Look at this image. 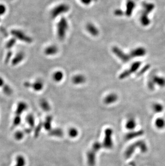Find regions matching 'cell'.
Returning a JSON list of instances; mask_svg holds the SVG:
<instances>
[{"label": "cell", "instance_id": "obj_1", "mask_svg": "<svg viewBox=\"0 0 165 166\" xmlns=\"http://www.w3.org/2000/svg\"><path fill=\"white\" fill-rule=\"evenodd\" d=\"M103 147L102 143L99 141H96L93 144L91 149L87 152V160L88 165L90 166H94L96 164V156L100 149Z\"/></svg>", "mask_w": 165, "mask_h": 166}, {"label": "cell", "instance_id": "obj_2", "mask_svg": "<svg viewBox=\"0 0 165 166\" xmlns=\"http://www.w3.org/2000/svg\"><path fill=\"white\" fill-rule=\"evenodd\" d=\"M136 148H139L142 153H145L148 150V146L144 141H137L128 147L125 153V158L128 159L131 157Z\"/></svg>", "mask_w": 165, "mask_h": 166}, {"label": "cell", "instance_id": "obj_3", "mask_svg": "<svg viewBox=\"0 0 165 166\" xmlns=\"http://www.w3.org/2000/svg\"><path fill=\"white\" fill-rule=\"evenodd\" d=\"M113 130L110 128H107L104 131V137L103 141V146L107 149H111L113 147V141L112 135Z\"/></svg>", "mask_w": 165, "mask_h": 166}, {"label": "cell", "instance_id": "obj_4", "mask_svg": "<svg viewBox=\"0 0 165 166\" xmlns=\"http://www.w3.org/2000/svg\"><path fill=\"white\" fill-rule=\"evenodd\" d=\"M24 86L26 88H31L35 92H40L44 88V83L40 80H37L33 82H26L24 83Z\"/></svg>", "mask_w": 165, "mask_h": 166}, {"label": "cell", "instance_id": "obj_5", "mask_svg": "<svg viewBox=\"0 0 165 166\" xmlns=\"http://www.w3.org/2000/svg\"><path fill=\"white\" fill-rule=\"evenodd\" d=\"M12 33L14 37L16 38L15 39H17L18 40L23 41L26 43H30L32 42V39L27 35H26L24 32L22 31L19 30H14L12 31Z\"/></svg>", "mask_w": 165, "mask_h": 166}, {"label": "cell", "instance_id": "obj_6", "mask_svg": "<svg viewBox=\"0 0 165 166\" xmlns=\"http://www.w3.org/2000/svg\"><path fill=\"white\" fill-rule=\"evenodd\" d=\"M68 10V7L65 4H61L58 6H56L53 9L51 12V16L53 18H55L59 15L63 13L64 12H67Z\"/></svg>", "mask_w": 165, "mask_h": 166}, {"label": "cell", "instance_id": "obj_7", "mask_svg": "<svg viewBox=\"0 0 165 166\" xmlns=\"http://www.w3.org/2000/svg\"><path fill=\"white\" fill-rule=\"evenodd\" d=\"M67 24L66 20H62L58 23V36L59 37L62 39L64 36V33L66 31V29H67Z\"/></svg>", "mask_w": 165, "mask_h": 166}, {"label": "cell", "instance_id": "obj_8", "mask_svg": "<svg viewBox=\"0 0 165 166\" xmlns=\"http://www.w3.org/2000/svg\"><path fill=\"white\" fill-rule=\"evenodd\" d=\"M143 134H144V131L143 130H138L136 131H131L130 132H128L125 135V138L126 140L129 141L134 138L138 137L139 136H141Z\"/></svg>", "mask_w": 165, "mask_h": 166}, {"label": "cell", "instance_id": "obj_9", "mask_svg": "<svg viewBox=\"0 0 165 166\" xmlns=\"http://www.w3.org/2000/svg\"><path fill=\"white\" fill-rule=\"evenodd\" d=\"M28 106L27 104L24 102H19L17 105L16 109L15 111V115L20 116L22 113L26 111V109H27Z\"/></svg>", "mask_w": 165, "mask_h": 166}, {"label": "cell", "instance_id": "obj_10", "mask_svg": "<svg viewBox=\"0 0 165 166\" xmlns=\"http://www.w3.org/2000/svg\"><path fill=\"white\" fill-rule=\"evenodd\" d=\"M136 126L137 123L136 120L133 117L129 118L126 122L125 125V128L130 131H133V130L136 128Z\"/></svg>", "mask_w": 165, "mask_h": 166}, {"label": "cell", "instance_id": "obj_11", "mask_svg": "<svg viewBox=\"0 0 165 166\" xmlns=\"http://www.w3.org/2000/svg\"><path fill=\"white\" fill-rule=\"evenodd\" d=\"M118 97L115 94H110L107 95L106 98H104V103L107 105H110L113 103H114L116 100H117Z\"/></svg>", "mask_w": 165, "mask_h": 166}, {"label": "cell", "instance_id": "obj_12", "mask_svg": "<svg viewBox=\"0 0 165 166\" xmlns=\"http://www.w3.org/2000/svg\"><path fill=\"white\" fill-rule=\"evenodd\" d=\"M25 57V55L23 52H19L16 55L15 58L13 59L12 61V65L14 66H16L18 63H21Z\"/></svg>", "mask_w": 165, "mask_h": 166}, {"label": "cell", "instance_id": "obj_13", "mask_svg": "<svg viewBox=\"0 0 165 166\" xmlns=\"http://www.w3.org/2000/svg\"><path fill=\"white\" fill-rule=\"evenodd\" d=\"M154 125L158 129H163L165 127V120L161 117L156 118Z\"/></svg>", "mask_w": 165, "mask_h": 166}, {"label": "cell", "instance_id": "obj_14", "mask_svg": "<svg viewBox=\"0 0 165 166\" xmlns=\"http://www.w3.org/2000/svg\"><path fill=\"white\" fill-rule=\"evenodd\" d=\"M58 49L55 46H48L45 50V53L46 55H54L57 53Z\"/></svg>", "mask_w": 165, "mask_h": 166}, {"label": "cell", "instance_id": "obj_15", "mask_svg": "<svg viewBox=\"0 0 165 166\" xmlns=\"http://www.w3.org/2000/svg\"><path fill=\"white\" fill-rule=\"evenodd\" d=\"M53 117L52 116H48L46 118V120L44 123V128L47 131H50L52 129V122Z\"/></svg>", "mask_w": 165, "mask_h": 166}, {"label": "cell", "instance_id": "obj_16", "mask_svg": "<svg viewBox=\"0 0 165 166\" xmlns=\"http://www.w3.org/2000/svg\"><path fill=\"white\" fill-rule=\"evenodd\" d=\"M49 134L52 136L61 137L63 135V132L62 130H61V129L56 128V129H54V130L53 129L51 130Z\"/></svg>", "mask_w": 165, "mask_h": 166}, {"label": "cell", "instance_id": "obj_17", "mask_svg": "<svg viewBox=\"0 0 165 166\" xmlns=\"http://www.w3.org/2000/svg\"><path fill=\"white\" fill-rule=\"evenodd\" d=\"M152 109L153 110V111L156 113H161L163 111L164 108V106H162L161 104L159 103H154L152 106Z\"/></svg>", "mask_w": 165, "mask_h": 166}, {"label": "cell", "instance_id": "obj_18", "mask_svg": "<svg viewBox=\"0 0 165 166\" xmlns=\"http://www.w3.org/2000/svg\"><path fill=\"white\" fill-rule=\"evenodd\" d=\"M40 106L41 108L46 111H48L50 110V106L49 103L47 100L45 99H43L40 101Z\"/></svg>", "mask_w": 165, "mask_h": 166}, {"label": "cell", "instance_id": "obj_19", "mask_svg": "<svg viewBox=\"0 0 165 166\" xmlns=\"http://www.w3.org/2000/svg\"><path fill=\"white\" fill-rule=\"evenodd\" d=\"M16 165L14 166H25L26 165L25 158L22 155H18L16 157Z\"/></svg>", "mask_w": 165, "mask_h": 166}, {"label": "cell", "instance_id": "obj_20", "mask_svg": "<svg viewBox=\"0 0 165 166\" xmlns=\"http://www.w3.org/2000/svg\"><path fill=\"white\" fill-rule=\"evenodd\" d=\"M68 135L71 138H75L79 135V131L76 127H71L68 130Z\"/></svg>", "mask_w": 165, "mask_h": 166}, {"label": "cell", "instance_id": "obj_21", "mask_svg": "<svg viewBox=\"0 0 165 166\" xmlns=\"http://www.w3.org/2000/svg\"><path fill=\"white\" fill-rule=\"evenodd\" d=\"M53 76V79L56 82H60L61 80H62L63 75L62 72H60V71H57L54 73Z\"/></svg>", "mask_w": 165, "mask_h": 166}, {"label": "cell", "instance_id": "obj_22", "mask_svg": "<svg viewBox=\"0 0 165 166\" xmlns=\"http://www.w3.org/2000/svg\"><path fill=\"white\" fill-rule=\"evenodd\" d=\"M2 88H3V92L6 95H9V96L12 94V92H13L12 89L8 84H6Z\"/></svg>", "mask_w": 165, "mask_h": 166}, {"label": "cell", "instance_id": "obj_23", "mask_svg": "<svg viewBox=\"0 0 165 166\" xmlns=\"http://www.w3.org/2000/svg\"><path fill=\"white\" fill-rule=\"evenodd\" d=\"M24 137V133L21 131H17L15 132L14 137L17 141L22 140Z\"/></svg>", "mask_w": 165, "mask_h": 166}, {"label": "cell", "instance_id": "obj_24", "mask_svg": "<svg viewBox=\"0 0 165 166\" xmlns=\"http://www.w3.org/2000/svg\"><path fill=\"white\" fill-rule=\"evenodd\" d=\"M84 77H83L82 76H76L73 78V82L75 84H81V83H83L84 81Z\"/></svg>", "mask_w": 165, "mask_h": 166}, {"label": "cell", "instance_id": "obj_25", "mask_svg": "<svg viewBox=\"0 0 165 166\" xmlns=\"http://www.w3.org/2000/svg\"><path fill=\"white\" fill-rule=\"evenodd\" d=\"M154 81L158 83L159 86L164 87L165 86V79L161 77H156L154 79Z\"/></svg>", "mask_w": 165, "mask_h": 166}, {"label": "cell", "instance_id": "obj_26", "mask_svg": "<svg viewBox=\"0 0 165 166\" xmlns=\"http://www.w3.org/2000/svg\"><path fill=\"white\" fill-rule=\"evenodd\" d=\"M6 10V7L3 4H0V16H2L5 14Z\"/></svg>", "mask_w": 165, "mask_h": 166}, {"label": "cell", "instance_id": "obj_27", "mask_svg": "<svg viewBox=\"0 0 165 166\" xmlns=\"http://www.w3.org/2000/svg\"><path fill=\"white\" fill-rule=\"evenodd\" d=\"M15 38H14V39L13 40H10L9 42L7 43V44H6V47H8V48H11L12 47V46L14 45L15 44Z\"/></svg>", "mask_w": 165, "mask_h": 166}, {"label": "cell", "instance_id": "obj_28", "mask_svg": "<svg viewBox=\"0 0 165 166\" xmlns=\"http://www.w3.org/2000/svg\"><path fill=\"white\" fill-rule=\"evenodd\" d=\"M6 84L5 81L3 77L0 76V88H2Z\"/></svg>", "mask_w": 165, "mask_h": 166}, {"label": "cell", "instance_id": "obj_29", "mask_svg": "<svg viewBox=\"0 0 165 166\" xmlns=\"http://www.w3.org/2000/svg\"><path fill=\"white\" fill-rule=\"evenodd\" d=\"M130 166H136V164L134 163L133 162H131L130 163Z\"/></svg>", "mask_w": 165, "mask_h": 166}]
</instances>
